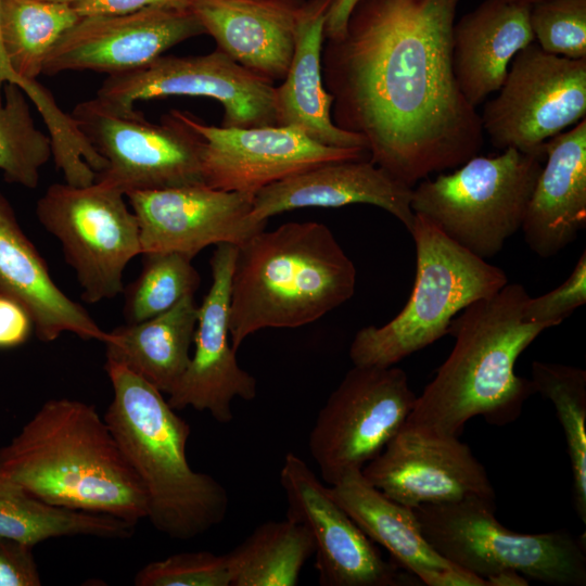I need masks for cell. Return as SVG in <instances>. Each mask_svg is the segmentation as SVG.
<instances>
[{"label":"cell","instance_id":"obj_15","mask_svg":"<svg viewBox=\"0 0 586 586\" xmlns=\"http://www.w3.org/2000/svg\"><path fill=\"white\" fill-rule=\"evenodd\" d=\"M182 113L205 142L204 184L218 190L255 194L266 186L328 162L369 158L367 150L327 146L295 127L229 128Z\"/></svg>","mask_w":586,"mask_h":586},{"label":"cell","instance_id":"obj_35","mask_svg":"<svg viewBox=\"0 0 586 586\" xmlns=\"http://www.w3.org/2000/svg\"><path fill=\"white\" fill-rule=\"evenodd\" d=\"M136 586H230L227 555L180 552L142 566Z\"/></svg>","mask_w":586,"mask_h":586},{"label":"cell","instance_id":"obj_24","mask_svg":"<svg viewBox=\"0 0 586 586\" xmlns=\"http://www.w3.org/2000/svg\"><path fill=\"white\" fill-rule=\"evenodd\" d=\"M531 7L508 0H484L453 28V69L473 106L497 92L514 55L534 42Z\"/></svg>","mask_w":586,"mask_h":586},{"label":"cell","instance_id":"obj_32","mask_svg":"<svg viewBox=\"0 0 586 586\" xmlns=\"http://www.w3.org/2000/svg\"><path fill=\"white\" fill-rule=\"evenodd\" d=\"M30 100L15 84H5L0 101V170L8 182L35 189L52 157L50 136L37 128Z\"/></svg>","mask_w":586,"mask_h":586},{"label":"cell","instance_id":"obj_25","mask_svg":"<svg viewBox=\"0 0 586 586\" xmlns=\"http://www.w3.org/2000/svg\"><path fill=\"white\" fill-rule=\"evenodd\" d=\"M330 2L305 0L302 7L293 56L283 82L276 87L277 125L295 127L327 146L368 151L364 137L339 128L331 117L333 97L324 88L321 68Z\"/></svg>","mask_w":586,"mask_h":586},{"label":"cell","instance_id":"obj_10","mask_svg":"<svg viewBox=\"0 0 586 586\" xmlns=\"http://www.w3.org/2000/svg\"><path fill=\"white\" fill-rule=\"evenodd\" d=\"M117 189L94 181L51 184L36 205L42 227L61 243L87 303L123 293L128 263L141 255L138 219Z\"/></svg>","mask_w":586,"mask_h":586},{"label":"cell","instance_id":"obj_44","mask_svg":"<svg viewBox=\"0 0 586 586\" xmlns=\"http://www.w3.org/2000/svg\"><path fill=\"white\" fill-rule=\"evenodd\" d=\"M508 1L532 7L533 4L544 1V0H508Z\"/></svg>","mask_w":586,"mask_h":586},{"label":"cell","instance_id":"obj_38","mask_svg":"<svg viewBox=\"0 0 586 586\" xmlns=\"http://www.w3.org/2000/svg\"><path fill=\"white\" fill-rule=\"evenodd\" d=\"M33 547L0 536V586H40V573Z\"/></svg>","mask_w":586,"mask_h":586},{"label":"cell","instance_id":"obj_29","mask_svg":"<svg viewBox=\"0 0 586 586\" xmlns=\"http://www.w3.org/2000/svg\"><path fill=\"white\" fill-rule=\"evenodd\" d=\"M309 531L290 518L258 525L227 555L230 586H295L314 556Z\"/></svg>","mask_w":586,"mask_h":586},{"label":"cell","instance_id":"obj_5","mask_svg":"<svg viewBox=\"0 0 586 586\" xmlns=\"http://www.w3.org/2000/svg\"><path fill=\"white\" fill-rule=\"evenodd\" d=\"M105 371L113 399L103 418L143 486L152 525L173 539L189 540L221 523L228 493L215 477L190 467L189 423L128 368L106 361Z\"/></svg>","mask_w":586,"mask_h":586},{"label":"cell","instance_id":"obj_6","mask_svg":"<svg viewBox=\"0 0 586 586\" xmlns=\"http://www.w3.org/2000/svg\"><path fill=\"white\" fill-rule=\"evenodd\" d=\"M409 233L416 277L404 308L387 323L360 329L349 347L355 366H394L448 334L451 320L507 283L506 272L463 249L421 215Z\"/></svg>","mask_w":586,"mask_h":586},{"label":"cell","instance_id":"obj_14","mask_svg":"<svg viewBox=\"0 0 586 586\" xmlns=\"http://www.w3.org/2000/svg\"><path fill=\"white\" fill-rule=\"evenodd\" d=\"M286 517L302 523L315 544V568L322 586L411 585L395 562L383 559L372 540L333 499L307 463L288 453L280 470Z\"/></svg>","mask_w":586,"mask_h":586},{"label":"cell","instance_id":"obj_27","mask_svg":"<svg viewBox=\"0 0 586 586\" xmlns=\"http://www.w3.org/2000/svg\"><path fill=\"white\" fill-rule=\"evenodd\" d=\"M329 491L362 532L388 550L395 563L421 583L454 564L425 540L412 509L386 497L361 471L347 473L329 485Z\"/></svg>","mask_w":586,"mask_h":586},{"label":"cell","instance_id":"obj_20","mask_svg":"<svg viewBox=\"0 0 586 586\" xmlns=\"http://www.w3.org/2000/svg\"><path fill=\"white\" fill-rule=\"evenodd\" d=\"M412 188L369 158L328 162L264 187L254 194L252 215L259 220L304 207L378 206L411 230Z\"/></svg>","mask_w":586,"mask_h":586},{"label":"cell","instance_id":"obj_43","mask_svg":"<svg viewBox=\"0 0 586 586\" xmlns=\"http://www.w3.org/2000/svg\"><path fill=\"white\" fill-rule=\"evenodd\" d=\"M487 586H527L530 581L513 570H502L486 579Z\"/></svg>","mask_w":586,"mask_h":586},{"label":"cell","instance_id":"obj_18","mask_svg":"<svg viewBox=\"0 0 586 586\" xmlns=\"http://www.w3.org/2000/svg\"><path fill=\"white\" fill-rule=\"evenodd\" d=\"M202 34L204 28L190 9L154 8L122 15L84 16L60 38L42 74L127 73Z\"/></svg>","mask_w":586,"mask_h":586},{"label":"cell","instance_id":"obj_36","mask_svg":"<svg viewBox=\"0 0 586 586\" xmlns=\"http://www.w3.org/2000/svg\"><path fill=\"white\" fill-rule=\"evenodd\" d=\"M586 303V251L573 271L558 288L537 297H528L523 307V319L528 322H549L559 326L576 308Z\"/></svg>","mask_w":586,"mask_h":586},{"label":"cell","instance_id":"obj_7","mask_svg":"<svg viewBox=\"0 0 586 586\" xmlns=\"http://www.w3.org/2000/svg\"><path fill=\"white\" fill-rule=\"evenodd\" d=\"M431 547L447 561L487 578L513 570L553 586L586 585L584 539L561 528L521 534L499 523L495 500L470 496L412 509Z\"/></svg>","mask_w":586,"mask_h":586},{"label":"cell","instance_id":"obj_40","mask_svg":"<svg viewBox=\"0 0 586 586\" xmlns=\"http://www.w3.org/2000/svg\"><path fill=\"white\" fill-rule=\"evenodd\" d=\"M193 0H76L71 3L80 17L122 15L154 8L190 9Z\"/></svg>","mask_w":586,"mask_h":586},{"label":"cell","instance_id":"obj_1","mask_svg":"<svg viewBox=\"0 0 586 586\" xmlns=\"http://www.w3.org/2000/svg\"><path fill=\"white\" fill-rule=\"evenodd\" d=\"M459 2L358 0L343 33L322 46L333 123L364 137L369 160L411 188L484 143L453 69Z\"/></svg>","mask_w":586,"mask_h":586},{"label":"cell","instance_id":"obj_19","mask_svg":"<svg viewBox=\"0 0 586 586\" xmlns=\"http://www.w3.org/2000/svg\"><path fill=\"white\" fill-rule=\"evenodd\" d=\"M237 251V245L221 243L211 257L212 283L199 306L194 353L167 399L175 410L192 407L207 411L219 423L233 419L234 398L252 400L257 394L256 379L239 366L229 341L230 282Z\"/></svg>","mask_w":586,"mask_h":586},{"label":"cell","instance_id":"obj_8","mask_svg":"<svg viewBox=\"0 0 586 586\" xmlns=\"http://www.w3.org/2000/svg\"><path fill=\"white\" fill-rule=\"evenodd\" d=\"M545 157L505 149L475 155L412 188L411 208L454 242L487 260L521 229Z\"/></svg>","mask_w":586,"mask_h":586},{"label":"cell","instance_id":"obj_4","mask_svg":"<svg viewBox=\"0 0 586 586\" xmlns=\"http://www.w3.org/2000/svg\"><path fill=\"white\" fill-rule=\"evenodd\" d=\"M356 267L332 231L291 221L238 246L230 282L229 336L237 351L265 328L311 323L355 293Z\"/></svg>","mask_w":586,"mask_h":586},{"label":"cell","instance_id":"obj_41","mask_svg":"<svg viewBox=\"0 0 586 586\" xmlns=\"http://www.w3.org/2000/svg\"><path fill=\"white\" fill-rule=\"evenodd\" d=\"M422 584L428 586H487L485 578L457 564L429 575Z\"/></svg>","mask_w":586,"mask_h":586},{"label":"cell","instance_id":"obj_26","mask_svg":"<svg viewBox=\"0 0 586 586\" xmlns=\"http://www.w3.org/2000/svg\"><path fill=\"white\" fill-rule=\"evenodd\" d=\"M194 295L138 323H125L106 332V361L122 365L163 394H170L190 361L198 322Z\"/></svg>","mask_w":586,"mask_h":586},{"label":"cell","instance_id":"obj_28","mask_svg":"<svg viewBox=\"0 0 586 586\" xmlns=\"http://www.w3.org/2000/svg\"><path fill=\"white\" fill-rule=\"evenodd\" d=\"M129 525L103 513L52 506L16 483L0 477V536L35 546L63 536H93L124 539Z\"/></svg>","mask_w":586,"mask_h":586},{"label":"cell","instance_id":"obj_21","mask_svg":"<svg viewBox=\"0 0 586 586\" xmlns=\"http://www.w3.org/2000/svg\"><path fill=\"white\" fill-rule=\"evenodd\" d=\"M305 0H193L191 11L217 48L252 73L283 80Z\"/></svg>","mask_w":586,"mask_h":586},{"label":"cell","instance_id":"obj_37","mask_svg":"<svg viewBox=\"0 0 586 586\" xmlns=\"http://www.w3.org/2000/svg\"><path fill=\"white\" fill-rule=\"evenodd\" d=\"M9 82L18 85L25 91L31 104L40 113L51 136H61L71 128L69 114L62 111L48 89L38 81L35 84L26 82L14 73L4 53L0 36V101L2 100L3 87Z\"/></svg>","mask_w":586,"mask_h":586},{"label":"cell","instance_id":"obj_17","mask_svg":"<svg viewBox=\"0 0 586 586\" xmlns=\"http://www.w3.org/2000/svg\"><path fill=\"white\" fill-rule=\"evenodd\" d=\"M361 474L411 509L470 496L495 500L486 469L459 437L430 435L405 423Z\"/></svg>","mask_w":586,"mask_h":586},{"label":"cell","instance_id":"obj_33","mask_svg":"<svg viewBox=\"0 0 586 586\" xmlns=\"http://www.w3.org/2000/svg\"><path fill=\"white\" fill-rule=\"evenodd\" d=\"M142 269L127 289L123 314L126 323L156 317L187 295H194L201 278L192 258L177 252L142 254Z\"/></svg>","mask_w":586,"mask_h":586},{"label":"cell","instance_id":"obj_30","mask_svg":"<svg viewBox=\"0 0 586 586\" xmlns=\"http://www.w3.org/2000/svg\"><path fill=\"white\" fill-rule=\"evenodd\" d=\"M79 18L71 3L1 0V42L14 73L26 82H37L54 46Z\"/></svg>","mask_w":586,"mask_h":586},{"label":"cell","instance_id":"obj_45","mask_svg":"<svg viewBox=\"0 0 586 586\" xmlns=\"http://www.w3.org/2000/svg\"><path fill=\"white\" fill-rule=\"evenodd\" d=\"M44 1H52V2H63V3H73L76 0H44Z\"/></svg>","mask_w":586,"mask_h":586},{"label":"cell","instance_id":"obj_16","mask_svg":"<svg viewBox=\"0 0 586 586\" xmlns=\"http://www.w3.org/2000/svg\"><path fill=\"white\" fill-rule=\"evenodd\" d=\"M126 196L138 219L141 255L177 252L193 258L212 244L239 246L268 222L252 215L254 194L204 183Z\"/></svg>","mask_w":586,"mask_h":586},{"label":"cell","instance_id":"obj_2","mask_svg":"<svg viewBox=\"0 0 586 586\" xmlns=\"http://www.w3.org/2000/svg\"><path fill=\"white\" fill-rule=\"evenodd\" d=\"M528 297L522 284L508 282L455 316L448 331L454 348L417 396L406 425L459 437L473 417L504 426L521 416L536 392L531 380L515 373V362L540 333L555 327L523 319Z\"/></svg>","mask_w":586,"mask_h":586},{"label":"cell","instance_id":"obj_22","mask_svg":"<svg viewBox=\"0 0 586 586\" xmlns=\"http://www.w3.org/2000/svg\"><path fill=\"white\" fill-rule=\"evenodd\" d=\"M521 229L528 247L550 258L586 227V118L545 143Z\"/></svg>","mask_w":586,"mask_h":586},{"label":"cell","instance_id":"obj_11","mask_svg":"<svg viewBox=\"0 0 586 586\" xmlns=\"http://www.w3.org/2000/svg\"><path fill=\"white\" fill-rule=\"evenodd\" d=\"M416 398L402 368L354 365L309 433V454L322 480L332 485L361 471L404 425Z\"/></svg>","mask_w":586,"mask_h":586},{"label":"cell","instance_id":"obj_9","mask_svg":"<svg viewBox=\"0 0 586 586\" xmlns=\"http://www.w3.org/2000/svg\"><path fill=\"white\" fill-rule=\"evenodd\" d=\"M81 135L105 161L95 181L127 195L137 191L203 184V137L171 110L158 123L136 107L93 98L71 113Z\"/></svg>","mask_w":586,"mask_h":586},{"label":"cell","instance_id":"obj_39","mask_svg":"<svg viewBox=\"0 0 586 586\" xmlns=\"http://www.w3.org/2000/svg\"><path fill=\"white\" fill-rule=\"evenodd\" d=\"M34 329V320L27 308L16 298L0 293V348L24 344Z\"/></svg>","mask_w":586,"mask_h":586},{"label":"cell","instance_id":"obj_12","mask_svg":"<svg viewBox=\"0 0 586 586\" xmlns=\"http://www.w3.org/2000/svg\"><path fill=\"white\" fill-rule=\"evenodd\" d=\"M497 92L480 115L492 144L545 157L546 141L586 118V59L532 42L514 55Z\"/></svg>","mask_w":586,"mask_h":586},{"label":"cell","instance_id":"obj_34","mask_svg":"<svg viewBox=\"0 0 586 586\" xmlns=\"http://www.w3.org/2000/svg\"><path fill=\"white\" fill-rule=\"evenodd\" d=\"M534 40L547 53L586 59V0H544L531 7Z\"/></svg>","mask_w":586,"mask_h":586},{"label":"cell","instance_id":"obj_23","mask_svg":"<svg viewBox=\"0 0 586 586\" xmlns=\"http://www.w3.org/2000/svg\"><path fill=\"white\" fill-rule=\"evenodd\" d=\"M0 293L21 302L33 317L35 334L52 342L69 332L103 342L106 335L86 309L53 281L48 265L21 228L0 192Z\"/></svg>","mask_w":586,"mask_h":586},{"label":"cell","instance_id":"obj_31","mask_svg":"<svg viewBox=\"0 0 586 586\" xmlns=\"http://www.w3.org/2000/svg\"><path fill=\"white\" fill-rule=\"evenodd\" d=\"M535 392L550 400L563 429L572 472V504L586 523V370L558 362L533 361Z\"/></svg>","mask_w":586,"mask_h":586},{"label":"cell","instance_id":"obj_42","mask_svg":"<svg viewBox=\"0 0 586 586\" xmlns=\"http://www.w3.org/2000/svg\"><path fill=\"white\" fill-rule=\"evenodd\" d=\"M358 0H331L324 23V39L341 35Z\"/></svg>","mask_w":586,"mask_h":586},{"label":"cell","instance_id":"obj_3","mask_svg":"<svg viewBox=\"0 0 586 586\" xmlns=\"http://www.w3.org/2000/svg\"><path fill=\"white\" fill-rule=\"evenodd\" d=\"M0 477L52 506L135 525L148 517L139 477L104 418L81 400H47L0 447Z\"/></svg>","mask_w":586,"mask_h":586},{"label":"cell","instance_id":"obj_13","mask_svg":"<svg viewBox=\"0 0 586 586\" xmlns=\"http://www.w3.org/2000/svg\"><path fill=\"white\" fill-rule=\"evenodd\" d=\"M168 95L205 97L224 110L221 127L276 126V86L216 48L202 55H161L127 73L107 76L97 98L119 107Z\"/></svg>","mask_w":586,"mask_h":586}]
</instances>
